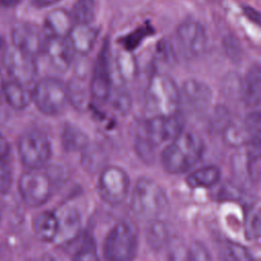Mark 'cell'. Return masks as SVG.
<instances>
[{
  "label": "cell",
  "mask_w": 261,
  "mask_h": 261,
  "mask_svg": "<svg viewBox=\"0 0 261 261\" xmlns=\"http://www.w3.org/2000/svg\"><path fill=\"white\" fill-rule=\"evenodd\" d=\"M37 238L43 242H54L58 231V219L55 212L44 211L39 213L33 222Z\"/></svg>",
  "instance_id": "20"
},
{
  "label": "cell",
  "mask_w": 261,
  "mask_h": 261,
  "mask_svg": "<svg viewBox=\"0 0 261 261\" xmlns=\"http://www.w3.org/2000/svg\"><path fill=\"white\" fill-rule=\"evenodd\" d=\"M203 152L202 139L194 133L182 132L163 150L161 164L168 173H185L200 161Z\"/></svg>",
  "instance_id": "1"
},
{
  "label": "cell",
  "mask_w": 261,
  "mask_h": 261,
  "mask_svg": "<svg viewBox=\"0 0 261 261\" xmlns=\"http://www.w3.org/2000/svg\"><path fill=\"white\" fill-rule=\"evenodd\" d=\"M11 40L12 46L33 57L43 52L45 38L41 30L35 24L28 22L18 23L11 31Z\"/></svg>",
  "instance_id": "12"
},
{
  "label": "cell",
  "mask_w": 261,
  "mask_h": 261,
  "mask_svg": "<svg viewBox=\"0 0 261 261\" xmlns=\"http://www.w3.org/2000/svg\"><path fill=\"white\" fill-rule=\"evenodd\" d=\"M9 151V145L7 140L5 139V137H3L0 134V160L4 159V157L7 155Z\"/></svg>",
  "instance_id": "40"
},
{
  "label": "cell",
  "mask_w": 261,
  "mask_h": 261,
  "mask_svg": "<svg viewBox=\"0 0 261 261\" xmlns=\"http://www.w3.org/2000/svg\"><path fill=\"white\" fill-rule=\"evenodd\" d=\"M67 99L79 109H83L87 104V92L81 80H71L66 85Z\"/></svg>",
  "instance_id": "29"
},
{
  "label": "cell",
  "mask_w": 261,
  "mask_h": 261,
  "mask_svg": "<svg viewBox=\"0 0 261 261\" xmlns=\"http://www.w3.org/2000/svg\"><path fill=\"white\" fill-rule=\"evenodd\" d=\"M176 37L182 51L189 56L200 55L206 47V31L204 27L196 20L181 22L176 30Z\"/></svg>",
  "instance_id": "11"
},
{
  "label": "cell",
  "mask_w": 261,
  "mask_h": 261,
  "mask_svg": "<svg viewBox=\"0 0 261 261\" xmlns=\"http://www.w3.org/2000/svg\"><path fill=\"white\" fill-rule=\"evenodd\" d=\"M221 177L220 169L215 165L200 167L187 176V184L192 189L212 188L217 185Z\"/></svg>",
  "instance_id": "22"
},
{
  "label": "cell",
  "mask_w": 261,
  "mask_h": 261,
  "mask_svg": "<svg viewBox=\"0 0 261 261\" xmlns=\"http://www.w3.org/2000/svg\"><path fill=\"white\" fill-rule=\"evenodd\" d=\"M3 94L9 106L16 110L27 108L33 101L32 92L29 91L25 86H22L14 81H9L5 83Z\"/></svg>",
  "instance_id": "23"
},
{
  "label": "cell",
  "mask_w": 261,
  "mask_h": 261,
  "mask_svg": "<svg viewBox=\"0 0 261 261\" xmlns=\"http://www.w3.org/2000/svg\"><path fill=\"white\" fill-rule=\"evenodd\" d=\"M59 0H33V4L36 7L39 8H44V7H48L50 5H53L54 3L58 2Z\"/></svg>",
  "instance_id": "42"
},
{
  "label": "cell",
  "mask_w": 261,
  "mask_h": 261,
  "mask_svg": "<svg viewBox=\"0 0 261 261\" xmlns=\"http://www.w3.org/2000/svg\"><path fill=\"white\" fill-rule=\"evenodd\" d=\"M244 233L250 241L258 240L260 237V205L258 202L247 207L244 217Z\"/></svg>",
  "instance_id": "27"
},
{
  "label": "cell",
  "mask_w": 261,
  "mask_h": 261,
  "mask_svg": "<svg viewBox=\"0 0 261 261\" xmlns=\"http://www.w3.org/2000/svg\"><path fill=\"white\" fill-rule=\"evenodd\" d=\"M96 0H76L72 6L71 17L74 23L90 24L96 15Z\"/></svg>",
  "instance_id": "28"
},
{
  "label": "cell",
  "mask_w": 261,
  "mask_h": 261,
  "mask_svg": "<svg viewBox=\"0 0 261 261\" xmlns=\"http://www.w3.org/2000/svg\"><path fill=\"white\" fill-rule=\"evenodd\" d=\"M90 93L98 101H105L111 92V81L108 67V43H105L97 58L90 82Z\"/></svg>",
  "instance_id": "13"
},
{
  "label": "cell",
  "mask_w": 261,
  "mask_h": 261,
  "mask_svg": "<svg viewBox=\"0 0 261 261\" xmlns=\"http://www.w3.org/2000/svg\"><path fill=\"white\" fill-rule=\"evenodd\" d=\"M186 261H212V257L209 250L203 243L194 241L187 249Z\"/></svg>",
  "instance_id": "32"
},
{
  "label": "cell",
  "mask_w": 261,
  "mask_h": 261,
  "mask_svg": "<svg viewBox=\"0 0 261 261\" xmlns=\"http://www.w3.org/2000/svg\"><path fill=\"white\" fill-rule=\"evenodd\" d=\"M138 252V238L134 227L118 221L108 231L103 245L106 261H134Z\"/></svg>",
  "instance_id": "4"
},
{
  "label": "cell",
  "mask_w": 261,
  "mask_h": 261,
  "mask_svg": "<svg viewBox=\"0 0 261 261\" xmlns=\"http://www.w3.org/2000/svg\"><path fill=\"white\" fill-rule=\"evenodd\" d=\"M188 249V248H187ZM187 249L184 248V244L176 241L169 245L168 249V261H186Z\"/></svg>",
  "instance_id": "37"
},
{
  "label": "cell",
  "mask_w": 261,
  "mask_h": 261,
  "mask_svg": "<svg viewBox=\"0 0 261 261\" xmlns=\"http://www.w3.org/2000/svg\"><path fill=\"white\" fill-rule=\"evenodd\" d=\"M4 85H5V82H4V77L0 71V94L3 93V89H4Z\"/></svg>",
  "instance_id": "45"
},
{
  "label": "cell",
  "mask_w": 261,
  "mask_h": 261,
  "mask_svg": "<svg viewBox=\"0 0 261 261\" xmlns=\"http://www.w3.org/2000/svg\"><path fill=\"white\" fill-rule=\"evenodd\" d=\"M182 94L190 106L199 112L207 110L212 101L210 88L196 79H189L182 84Z\"/></svg>",
  "instance_id": "16"
},
{
  "label": "cell",
  "mask_w": 261,
  "mask_h": 261,
  "mask_svg": "<svg viewBox=\"0 0 261 261\" xmlns=\"http://www.w3.org/2000/svg\"><path fill=\"white\" fill-rule=\"evenodd\" d=\"M58 219V231L54 242L66 246L74 242L81 233L82 220L79 211L71 206L64 205L55 212Z\"/></svg>",
  "instance_id": "14"
},
{
  "label": "cell",
  "mask_w": 261,
  "mask_h": 261,
  "mask_svg": "<svg viewBox=\"0 0 261 261\" xmlns=\"http://www.w3.org/2000/svg\"><path fill=\"white\" fill-rule=\"evenodd\" d=\"M224 48H225V52L226 54L232 58V59H239L240 55H241V49H240V45L238 43V41L228 36L226 38V40L224 41Z\"/></svg>",
  "instance_id": "39"
},
{
  "label": "cell",
  "mask_w": 261,
  "mask_h": 261,
  "mask_svg": "<svg viewBox=\"0 0 261 261\" xmlns=\"http://www.w3.org/2000/svg\"><path fill=\"white\" fill-rule=\"evenodd\" d=\"M12 182V173L9 164L4 160H0V194H6Z\"/></svg>",
  "instance_id": "35"
},
{
  "label": "cell",
  "mask_w": 261,
  "mask_h": 261,
  "mask_svg": "<svg viewBox=\"0 0 261 261\" xmlns=\"http://www.w3.org/2000/svg\"><path fill=\"white\" fill-rule=\"evenodd\" d=\"M74 25V21L69 12L57 8L50 11L45 18V27L50 32V36L67 38Z\"/></svg>",
  "instance_id": "19"
},
{
  "label": "cell",
  "mask_w": 261,
  "mask_h": 261,
  "mask_svg": "<svg viewBox=\"0 0 261 261\" xmlns=\"http://www.w3.org/2000/svg\"><path fill=\"white\" fill-rule=\"evenodd\" d=\"M149 223L146 230V241L152 250L158 251L169 243V232L165 223L161 220L157 219Z\"/></svg>",
  "instance_id": "24"
},
{
  "label": "cell",
  "mask_w": 261,
  "mask_h": 261,
  "mask_svg": "<svg viewBox=\"0 0 261 261\" xmlns=\"http://www.w3.org/2000/svg\"><path fill=\"white\" fill-rule=\"evenodd\" d=\"M244 11H245V14L251 19V20H253V21H255V22H259V13L255 10V9H253V8H251V7H245L244 8Z\"/></svg>",
  "instance_id": "41"
},
{
  "label": "cell",
  "mask_w": 261,
  "mask_h": 261,
  "mask_svg": "<svg viewBox=\"0 0 261 261\" xmlns=\"http://www.w3.org/2000/svg\"><path fill=\"white\" fill-rule=\"evenodd\" d=\"M1 218H2V203L0 201V220H1Z\"/></svg>",
  "instance_id": "46"
},
{
  "label": "cell",
  "mask_w": 261,
  "mask_h": 261,
  "mask_svg": "<svg viewBox=\"0 0 261 261\" xmlns=\"http://www.w3.org/2000/svg\"><path fill=\"white\" fill-rule=\"evenodd\" d=\"M17 150L23 165L31 169L44 167L52 154L50 140L38 129H31L22 134L17 143Z\"/></svg>",
  "instance_id": "6"
},
{
  "label": "cell",
  "mask_w": 261,
  "mask_h": 261,
  "mask_svg": "<svg viewBox=\"0 0 261 261\" xmlns=\"http://www.w3.org/2000/svg\"><path fill=\"white\" fill-rule=\"evenodd\" d=\"M154 146L145 138V137H138L136 140V151L138 155L145 160L146 162H149L153 158V152H154Z\"/></svg>",
  "instance_id": "34"
},
{
  "label": "cell",
  "mask_w": 261,
  "mask_h": 261,
  "mask_svg": "<svg viewBox=\"0 0 261 261\" xmlns=\"http://www.w3.org/2000/svg\"><path fill=\"white\" fill-rule=\"evenodd\" d=\"M229 112L223 106H218L214 109V113L211 115L209 125L212 130L219 132L223 130L226 125L230 122Z\"/></svg>",
  "instance_id": "33"
},
{
  "label": "cell",
  "mask_w": 261,
  "mask_h": 261,
  "mask_svg": "<svg viewBox=\"0 0 261 261\" xmlns=\"http://www.w3.org/2000/svg\"><path fill=\"white\" fill-rule=\"evenodd\" d=\"M0 261H9L7 254L4 252V249L0 247Z\"/></svg>",
  "instance_id": "44"
},
{
  "label": "cell",
  "mask_w": 261,
  "mask_h": 261,
  "mask_svg": "<svg viewBox=\"0 0 261 261\" xmlns=\"http://www.w3.org/2000/svg\"><path fill=\"white\" fill-rule=\"evenodd\" d=\"M54 181L48 172L31 169L23 172L18 180L22 201L31 207H39L49 201L53 194Z\"/></svg>",
  "instance_id": "7"
},
{
  "label": "cell",
  "mask_w": 261,
  "mask_h": 261,
  "mask_svg": "<svg viewBox=\"0 0 261 261\" xmlns=\"http://www.w3.org/2000/svg\"><path fill=\"white\" fill-rule=\"evenodd\" d=\"M151 29L152 28H149V27L140 28L137 31H135L134 33H132L130 35H128L124 39V46H125V48L127 50L135 49L141 43V41L149 34V31H151Z\"/></svg>",
  "instance_id": "36"
},
{
  "label": "cell",
  "mask_w": 261,
  "mask_h": 261,
  "mask_svg": "<svg viewBox=\"0 0 261 261\" xmlns=\"http://www.w3.org/2000/svg\"><path fill=\"white\" fill-rule=\"evenodd\" d=\"M3 64L11 75L12 81L28 86L37 75V64L35 57L11 46L6 49L3 55Z\"/></svg>",
  "instance_id": "10"
},
{
  "label": "cell",
  "mask_w": 261,
  "mask_h": 261,
  "mask_svg": "<svg viewBox=\"0 0 261 261\" xmlns=\"http://www.w3.org/2000/svg\"><path fill=\"white\" fill-rule=\"evenodd\" d=\"M261 96V69L259 64L253 65L242 82V99L249 107H256Z\"/></svg>",
  "instance_id": "18"
},
{
  "label": "cell",
  "mask_w": 261,
  "mask_h": 261,
  "mask_svg": "<svg viewBox=\"0 0 261 261\" xmlns=\"http://www.w3.org/2000/svg\"><path fill=\"white\" fill-rule=\"evenodd\" d=\"M146 107L153 116H170L178 113L179 91L174 81L166 74H154L145 94Z\"/></svg>",
  "instance_id": "3"
},
{
  "label": "cell",
  "mask_w": 261,
  "mask_h": 261,
  "mask_svg": "<svg viewBox=\"0 0 261 261\" xmlns=\"http://www.w3.org/2000/svg\"><path fill=\"white\" fill-rule=\"evenodd\" d=\"M242 191L238 189V187L231 185V184H226L224 185L221 190L219 191V198L222 199H228V200H239L242 196Z\"/></svg>",
  "instance_id": "38"
},
{
  "label": "cell",
  "mask_w": 261,
  "mask_h": 261,
  "mask_svg": "<svg viewBox=\"0 0 261 261\" xmlns=\"http://www.w3.org/2000/svg\"><path fill=\"white\" fill-rule=\"evenodd\" d=\"M73 261H99L96 243L93 238L86 234L82 241V245L77 249Z\"/></svg>",
  "instance_id": "30"
},
{
  "label": "cell",
  "mask_w": 261,
  "mask_h": 261,
  "mask_svg": "<svg viewBox=\"0 0 261 261\" xmlns=\"http://www.w3.org/2000/svg\"><path fill=\"white\" fill-rule=\"evenodd\" d=\"M129 177L119 166H105L99 175L97 191L100 198L109 205L123 203L129 191Z\"/></svg>",
  "instance_id": "8"
},
{
  "label": "cell",
  "mask_w": 261,
  "mask_h": 261,
  "mask_svg": "<svg viewBox=\"0 0 261 261\" xmlns=\"http://www.w3.org/2000/svg\"><path fill=\"white\" fill-rule=\"evenodd\" d=\"M19 0H0V4L4 5V6H7V7H11V6H14L18 3Z\"/></svg>",
  "instance_id": "43"
},
{
  "label": "cell",
  "mask_w": 261,
  "mask_h": 261,
  "mask_svg": "<svg viewBox=\"0 0 261 261\" xmlns=\"http://www.w3.org/2000/svg\"><path fill=\"white\" fill-rule=\"evenodd\" d=\"M111 100V104L113 108L121 114H125L132 106V99L128 93L122 89L115 90L114 92H110L109 98Z\"/></svg>",
  "instance_id": "31"
},
{
  "label": "cell",
  "mask_w": 261,
  "mask_h": 261,
  "mask_svg": "<svg viewBox=\"0 0 261 261\" xmlns=\"http://www.w3.org/2000/svg\"><path fill=\"white\" fill-rule=\"evenodd\" d=\"M82 152V164L88 172L95 173L105 167L106 154L98 145L89 144Z\"/></svg>",
  "instance_id": "25"
},
{
  "label": "cell",
  "mask_w": 261,
  "mask_h": 261,
  "mask_svg": "<svg viewBox=\"0 0 261 261\" xmlns=\"http://www.w3.org/2000/svg\"><path fill=\"white\" fill-rule=\"evenodd\" d=\"M168 205L164 189L154 179L140 177L132 192L129 208L133 215L140 221L157 220Z\"/></svg>",
  "instance_id": "2"
},
{
  "label": "cell",
  "mask_w": 261,
  "mask_h": 261,
  "mask_svg": "<svg viewBox=\"0 0 261 261\" xmlns=\"http://www.w3.org/2000/svg\"><path fill=\"white\" fill-rule=\"evenodd\" d=\"M219 255L222 261H255L247 247L232 241L221 244Z\"/></svg>",
  "instance_id": "26"
},
{
  "label": "cell",
  "mask_w": 261,
  "mask_h": 261,
  "mask_svg": "<svg viewBox=\"0 0 261 261\" xmlns=\"http://www.w3.org/2000/svg\"><path fill=\"white\" fill-rule=\"evenodd\" d=\"M61 144L65 151L76 152L83 151L90 144V140L87 134L79 126L66 122L61 132Z\"/></svg>",
  "instance_id": "21"
},
{
  "label": "cell",
  "mask_w": 261,
  "mask_h": 261,
  "mask_svg": "<svg viewBox=\"0 0 261 261\" xmlns=\"http://www.w3.org/2000/svg\"><path fill=\"white\" fill-rule=\"evenodd\" d=\"M32 100L42 113L57 115L68 102L66 85L59 79L45 77L36 84L32 91Z\"/></svg>",
  "instance_id": "5"
},
{
  "label": "cell",
  "mask_w": 261,
  "mask_h": 261,
  "mask_svg": "<svg viewBox=\"0 0 261 261\" xmlns=\"http://www.w3.org/2000/svg\"><path fill=\"white\" fill-rule=\"evenodd\" d=\"M98 33V29L90 24L74 23L67 36V40L73 52L86 55L91 51Z\"/></svg>",
  "instance_id": "17"
},
{
  "label": "cell",
  "mask_w": 261,
  "mask_h": 261,
  "mask_svg": "<svg viewBox=\"0 0 261 261\" xmlns=\"http://www.w3.org/2000/svg\"><path fill=\"white\" fill-rule=\"evenodd\" d=\"M43 52L57 71L64 72L71 64L73 50L67 38L49 36L45 39Z\"/></svg>",
  "instance_id": "15"
},
{
  "label": "cell",
  "mask_w": 261,
  "mask_h": 261,
  "mask_svg": "<svg viewBox=\"0 0 261 261\" xmlns=\"http://www.w3.org/2000/svg\"><path fill=\"white\" fill-rule=\"evenodd\" d=\"M2 44H3V41H2V39H1V37H0V49H1V47H2Z\"/></svg>",
  "instance_id": "47"
},
{
  "label": "cell",
  "mask_w": 261,
  "mask_h": 261,
  "mask_svg": "<svg viewBox=\"0 0 261 261\" xmlns=\"http://www.w3.org/2000/svg\"><path fill=\"white\" fill-rule=\"evenodd\" d=\"M184 128V118L180 113L170 116H153L145 123V138L154 146L171 142Z\"/></svg>",
  "instance_id": "9"
}]
</instances>
